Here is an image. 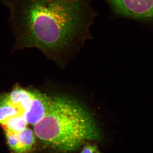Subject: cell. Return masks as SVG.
I'll return each mask as SVG.
<instances>
[{"label": "cell", "mask_w": 153, "mask_h": 153, "mask_svg": "<svg viewBox=\"0 0 153 153\" xmlns=\"http://www.w3.org/2000/svg\"><path fill=\"white\" fill-rule=\"evenodd\" d=\"M117 13L137 19L153 18V0H106Z\"/></svg>", "instance_id": "obj_3"}, {"label": "cell", "mask_w": 153, "mask_h": 153, "mask_svg": "<svg viewBox=\"0 0 153 153\" xmlns=\"http://www.w3.org/2000/svg\"><path fill=\"white\" fill-rule=\"evenodd\" d=\"M51 99L46 94L33 90L28 105L22 113L28 124L34 126L42 120L48 111Z\"/></svg>", "instance_id": "obj_4"}, {"label": "cell", "mask_w": 153, "mask_h": 153, "mask_svg": "<svg viewBox=\"0 0 153 153\" xmlns=\"http://www.w3.org/2000/svg\"><path fill=\"white\" fill-rule=\"evenodd\" d=\"M35 135L49 147L73 152L86 142L99 140L101 133L86 108L64 96L52 98L45 116L33 126Z\"/></svg>", "instance_id": "obj_2"}, {"label": "cell", "mask_w": 153, "mask_h": 153, "mask_svg": "<svg viewBox=\"0 0 153 153\" xmlns=\"http://www.w3.org/2000/svg\"><path fill=\"white\" fill-rule=\"evenodd\" d=\"M19 140L25 153H31L35 144V135L33 130L28 126L20 132H17Z\"/></svg>", "instance_id": "obj_7"}, {"label": "cell", "mask_w": 153, "mask_h": 153, "mask_svg": "<svg viewBox=\"0 0 153 153\" xmlns=\"http://www.w3.org/2000/svg\"><path fill=\"white\" fill-rule=\"evenodd\" d=\"M20 114H21L18 108L10 101L8 94L0 95V125L2 127L4 126L10 117Z\"/></svg>", "instance_id": "obj_6"}, {"label": "cell", "mask_w": 153, "mask_h": 153, "mask_svg": "<svg viewBox=\"0 0 153 153\" xmlns=\"http://www.w3.org/2000/svg\"><path fill=\"white\" fill-rule=\"evenodd\" d=\"M81 153H100V152L95 145L87 143L84 145Z\"/></svg>", "instance_id": "obj_9"}, {"label": "cell", "mask_w": 153, "mask_h": 153, "mask_svg": "<svg viewBox=\"0 0 153 153\" xmlns=\"http://www.w3.org/2000/svg\"><path fill=\"white\" fill-rule=\"evenodd\" d=\"M28 126V123L21 114L10 117L3 128L4 130L17 132L23 130Z\"/></svg>", "instance_id": "obj_8"}, {"label": "cell", "mask_w": 153, "mask_h": 153, "mask_svg": "<svg viewBox=\"0 0 153 153\" xmlns=\"http://www.w3.org/2000/svg\"><path fill=\"white\" fill-rule=\"evenodd\" d=\"M10 12L12 51L38 49L60 65L92 39L91 27L98 14L92 0H1Z\"/></svg>", "instance_id": "obj_1"}, {"label": "cell", "mask_w": 153, "mask_h": 153, "mask_svg": "<svg viewBox=\"0 0 153 153\" xmlns=\"http://www.w3.org/2000/svg\"><path fill=\"white\" fill-rule=\"evenodd\" d=\"M33 90L26 89L21 87L15 86L10 93L8 94L9 99L19 110L22 115L28 105L33 95Z\"/></svg>", "instance_id": "obj_5"}]
</instances>
